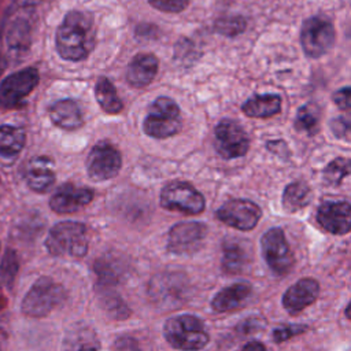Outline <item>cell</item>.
<instances>
[{
  "mask_svg": "<svg viewBox=\"0 0 351 351\" xmlns=\"http://www.w3.org/2000/svg\"><path fill=\"white\" fill-rule=\"evenodd\" d=\"M335 27L324 16H311L303 22L300 43L306 56L317 59L325 55L335 44Z\"/></svg>",
  "mask_w": 351,
  "mask_h": 351,
  "instance_id": "obj_8",
  "label": "cell"
},
{
  "mask_svg": "<svg viewBox=\"0 0 351 351\" xmlns=\"http://www.w3.org/2000/svg\"><path fill=\"white\" fill-rule=\"evenodd\" d=\"M317 222L333 234H347L351 229V207L343 202H324L317 210Z\"/></svg>",
  "mask_w": 351,
  "mask_h": 351,
  "instance_id": "obj_15",
  "label": "cell"
},
{
  "mask_svg": "<svg viewBox=\"0 0 351 351\" xmlns=\"http://www.w3.org/2000/svg\"><path fill=\"white\" fill-rule=\"evenodd\" d=\"M115 351H141L137 340L132 336H121L114 343Z\"/></svg>",
  "mask_w": 351,
  "mask_h": 351,
  "instance_id": "obj_38",
  "label": "cell"
},
{
  "mask_svg": "<svg viewBox=\"0 0 351 351\" xmlns=\"http://www.w3.org/2000/svg\"><path fill=\"white\" fill-rule=\"evenodd\" d=\"M307 325L303 324H287V325H281L278 328H276L271 332V337L276 343H282L287 341L298 335H302L307 330Z\"/></svg>",
  "mask_w": 351,
  "mask_h": 351,
  "instance_id": "obj_34",
  "label": "cell"
},
{
  "mask_svg": "<svg viewBox=\"0 0 351 351\" xmlns=\"http://www.w3.org/2000/svg\"><path fill=\"white\" fill-rule=\"evenodd\" d=\"M95 96H96V100H97L99 106L101 107V110L107 114L115 115V114L121 112L123 108L122 100L118 97L114 84L106 77H100L96 81Z\"/></svg>",
  "mask_w": 351,
  "mask_h": 351,
  "instance_id": "obj_26",
  "label": "cell"
},
{
  "mask_svg": "<svg viewBox=\"0 0 351 351\" xmlns=\"http://www.w3.org/2000/svg\"><path fill=\"white\" fill-rule=\"evenodd\" d=\"M350 174V160L347 158H336L324 170V181L328 185L337 186Z\"/></svg>",
  "mask_w": 351,
  "mask_h": 351,
  "instance_id": "obj_31",
  "label": "cell"
},
{
  "mask_svg": "<svg viewBox=\"0 0 351 351\" xmlns=\"http://www.w3.org/2000/svg\"><path fill=\"white\" fill-rule=\"evenodd\" d=\"M25 145V132L11 125L0 126V156L14 158Z\"/></svg>",
  "mask_w": 351,
  "mask_h": 351,
  "instance_id": "obj_28",
  "label": "cell"
},
{
  "mask_svg": "<svg viewBox=\"0 0 351 351\" xmlns=\"http://www.w3.org/2000/svg\"><path fill=\"white\" fill-rule=\"evenodd\" d=\"M265 325V321H262L261 318H256V317H248L245 318L244 321H241L237 326H236V330L241 335H247V333H252L258 329H261L262 326Z\"/></svg>",
  "mask_w": 351,
  "mask_h": 351,
  "instance_id": "obj_37",
  "label": "cell"
},
{
  "mask_svg": "<svg viewBox=\"0 0 351 351\" xmlns=\"http://www.w3.org/2000/svg\"><path fill=\"white\" fill-rule=\"evenodd\" d=\"M96 41L93 19L88 12L70 11L56 30L58 53L70 62H80L88 58Z\"/></svg>",
  "mask_w": 351,
  "mask_h": 351,
  "instance_id": "obj_1",
  "label": "cell"
},
{
  "mask_svg": "<svg viewBox=\"0 0 351 351\" xmlns=\"http://www.w3.org/2000/svg\"><path fill=\"white\" fill-rule=\"evenodd\" d=\"M252 293V287L247 281H239L222 288L211 300V307L217 313H228L241 307Z\"/></svg>",
  "mask_w": 351,
  "mask_h": 351,
  "instance_id": "obj_18",
  "label": "cell"
},
{
  "mask_svg": "<svg viewBox=\"0 0 351 351\" xmlns=\"http://www.w3.org/2000/svg\"><path fill=\"white\" fill-rule=\"evenodd\" d=\"M122 166L119 151L107 141L95 144L86 158V173L93 181L114 178Z\"/></svg>",
  "mask_w": 351,
  "mask_h": 351,
  "instance_id": "obj_11",
  "label": "cell"
},
{
  "mask_svg": "<svg viewBox=\"0 0 351 351\" xmlns=\"http://www.w3.org/2000/svg\"><path fill=\"white\" fill-rule=\"evenodd\" d=\"M346 317L350 318V304H347V307H346Z\"/></svg>",
  "mask_w": 351,
  "mask_h": 351,
  "instance_id": "obj_42",
  "label": "cell"
},
{
  "mask_svg": "<svg viewBox=\"0 0 351 351\" xmlns=\"http://www.w3.org/2000/svg\"><path fill=\"white\" fill-rule=\"evenodd\" d=\"M88 234L86 228L81 222L63 221L51 228L47 239L45 248L55 256L82 258L88 252Z\"/></svg>",
  "mask_w": 351,
  "mask_h": 351,
  "instance_id": "obj_3",
  "label": "cell"
},
{
  "mask_svg": "<svg viewBox=\"0 0 351 351\" xmlns=\"http://www.w3.org/2000/svg\"><path fill=\"white\" fill-rule=\"evenodd\" d=\"M160 206L188 215L200 214L206 207L204 196L185 181H171L162 188Z\"/></svg>",
  "mask_w": 351,
  "mask_h": 351,
  "instance_id": "obj_7",
  "label": "cell"
},
{
  "mask_svg": "<svg viewBox=\"0 0 351 351\" xmlns=\"http://www.w3.org/2000/svg\"><path fill=\"white\" fill-rule=\"evenodd\" d=\"M66 300V289L51 277H40L25 295L21 308L27 317L41 318Z\"/></svg>",
  "mask_w": 351,
  "mask_h": 351,
  "instance_id": "obj_5",
  "label": "cell"
},
{
  "mask_svg": "<svg viewBox=\"0 0 351 351\" xmlns=\"http://www.w3.org/2000/svg\"><path fill=\"white\" fill-rule=\"evenodd\" d=\"M18 269H19V263H18L16 254L12 250H7L0 263V278L3 280V282L11 287L16 277Z\"/></svg>",
  "mask_w": 351,
  "mask_h": 351,
  "instance_id": "obj_33",
  "label": "cell"
},
{
  "mask_svg": "<svg viewBox=\"0 0 351 351\" xmlns=\"http://www.w3.org/2000/svg\"><path fill=\"white\" fill-rule=\"evenodd\" d=\"M163 336L173 348L181 351H199L210 340L204 322L192 314L169 318L163 325Z\"/></svg>",
  "mask_w": 351,
  "mask_h": 351,
  "instance_id": "obj_2",
  "label": "cell"
},
{
  "mask_svg": "<svg viewBox=\"0 0 351 351\" xmlns=\"http://www.w3.org/2000/svg\"><path fill=\"white\" fill-rule=\"evenodd\" d=\"M93 269L99 280L97 285H104V287H114L117 282H119L123 273V269H122V265H119V261L110 256L96 259Z\"/></svg>",
  "mask_w": 351,
  "mask_h": 351,
  "instance_id": "obj_29",
  "label": "cell"
},
{
  "mask_svg": "<svg viewBox=\"0 0 351 351\" xmlns=\"http://www.w3.org/2000/svg\"><path fill=\"white\" fill-rule=\"evenodd\" d=\"M247 22L243 16L240 15H233V16H223L215 21L214 29L219 34L228 36V37H234L240 34L241 32L245 30Z\"/></svg>",
  "mask_w": 351,
  "mask_h": 351,
  "instance_id": "obj_32",
  "label": "cell"
},
{
  "mask_svg": "<svg viewBox=\"0 0 351 351\" xmlns=\"http://www.w3.org/2000/svg\"><path fill=\"white\" fill-rule=\"evenodd\" d=\"M100 347L95 329L84 322L70 326L62 343V351H100Z\"/></svg>",
  "mask_w": 351,
  "mask_h": 351,
  "instance_id": "obj_21",
  "label": "cell"
},
{
  "mask_svg": "<svg viewBox=\"0 0 351 351\" xmlns=\"http://www.w3.org/2000/svg\"><path fill=\"white\" fill-rule=\"evenodd\" d=\"M180 128L181 114L178 104L167 96L156 97L143 122L144 133L154 138H166L178 133Z\"/></svg>",
  "mask_w": 351,
  "mask_h": 351,
  "instance_id": "obj_6",
  "label": "cell"
},
{
  "mask_svg": "<svg viewBox=\"0 0 351 351\" xmlns=\"http://www.w3.org/2000/svg\"><path fill=\"white\" fill-rule=\"evenodd\" d=\"M215 215L228 226L239 230H251L258 225L262 217V210L251 200L230 199L217 210Z\"/></svg>",
  "mask_w": 351,
  "mask_h": 351,
  "instance_id": "obj_12",
  "label": "cell"
},
{
  "mask_svg": "<svg viewBox=\"0 0 351 351\" xmlns=\"http://www.w3.org/2000/svg\"><path fill=\"white\" fill-rule=\"evenodd\" d=\"M25 180L32 191L40 193L47 192L55 182L52 160L47 156L33 158L25 169Z\"/></svg>",
  "mask_w": 351,
  "mask_h": 351,
  "instance_id": "obj_19",
  "label": "cell"
},
{
  "mask_svg": "<svg viewBox=\"0 0 351 351\" xmlns=\"http://www.w3.org/2000/svg\"><path fill=\"white\" fill-rule=\"evenodd\" d=\"M311 202V189L303 181L288 184L282 192V207L288 213H296Z\"/></svg>",
  "mask_w": 351,
  "mask_h": 351,
  "instance_id": "obj_27",
  "label": "cell"
},
{
  "mask_svg": "<svg viewBox=\"0 0 351 351\" xmlns=\"http://www.w3.org/2000/svg\"><path fill=\"white\" fill-rule=\"evenodd\" d=\"M333 101L340 110H344V111L350 110V88L344 86L336 90L333 95Z\"/></svg>",
  "mask_w": 351,
  "mask_h": 351,
  "instance_id": "obj_39",
  "label": "cell"
},
{
  "mask_svg": "<svg viewBox=\"0 0 351 351\" xmlns=\"http://www.w3.org/2000/svg\"><path fill=\"white\" fill-rule=\"evenodd\" d=\"M92 199L93 191L90 188L63 184L51 196L49 207L58 214H71L89 204Z\"/></svg>",
  "mask_w": 351,
  "mask_h": 351,
  "instance_id": "obj_16",
  "label": "cell"
},
{
  "mask_svg": "<svg viewBox=\"0 0 351 351\" xmlns=\"http://www.w3.org/2000/svg\"><path fill=\"white\" fill-rule=\"evenodd\" d=\"M250 262V255L243 243L237 240H228L222 245L221 266L226 274L241 273Z\"/></svg>",
  "mask_w": 351,
  "mask_h": 351,
  "instance_id": "obj_24",
  "label": "cell"
},
{
  "mask_svg": "<svg viewBox=\"0 0 351 351\" xmlns=\"http://www.w3.org/2000/svg\"><path fill=\"white\" fill-rule=\"evenodd\" d=\"M241 351H266V347H265V344H262L261 341L254 340V341H248V343L241 348Z\"/></svg>",
  "mask_w": 351,
  "mask_h": 351,
  "instance_id": "obj_40",
  "label": "cell"
},
{
  "mask_svg": "<svg viewBox=\"0 0 351 351\" xmlns=\"http://www.w3.org/2000/svg\"><path fill=\"white\" fill-rule=\"evenodd\" d=\"M51 121L66 130H74L82 126L84 118L80 106L71 99H63L53 103L49 108Z\"/></svg>",
  "mask_w": 351,
  "mask_h": 351,
  "instance_id": "obj_22",
  "label": "cell"
},
{
  "mask_svg": "<svg viewBox=\"0 0 351 351\" xmlns=\"http://www.w3.org/2000/svg\"><path fill=\"white\" fill-rule=\"evenodd\" d=\"M293 126L300 133L314 136L319 130V110H318V107L313 103L299 107Z\"/></svg>",
  "mask_w": 351,
  "mask_h": 351,
  "instance_id": "obj_30",
  "label": "cell"
},
{
  "mask_svg": "<svg viewBox=\"0 0 351 351\" xmlns=\"http://www.w3.org/2000/svg\"><path fill=\"white\" fill-rule=\"evenodd\" d=\"M148 3L154 8L162 12H170V14L181 12L188 5V0H148Z\"/></svg>",
  "mask_w": 351,
  "mask_h": 351,
  "instance_id": "obj_35",
  "label": "cell"
},
{
  "mask_svg": "<svg viewBox=\"0 0 351 351\" xmlns=\"http://www.w3.org/2000/svg\"><path fill=\"white\" fill-rule=\"evenodd\" d=\"M262 255L273 273L285 276L293 266V255L281 228H270L261 239Z\"/></svg>",
  "mask_w": 351,
  "mask_h": 351,
  "instance_id": "obj_10",
  "label": "cell"
},
{
  "mask_svg": "<svg viewBox=\"0 0 351 351\" xmlns=\"http://www.w3.org/2000/svg\"><path fill=\"white\" fill-rule=\"evenodd\" d=\"M207 236V226L202 222H178L169 230L167 251L174 255H191L200 250Z\"/></svg>",
  "mask_w": 351,
  "mask_h": 351,
  "instance_id": "obj_13",
  "label": "cell"
},
{
  "mask_svg": "<svg viewBox=\"0 0 351 351\" xmlns=\"http://www.w3.org/2000/svg\"><path fill=\"white\" fill-rule=\"evenodd\" d=\"M5 304H7V299H5L4 293H3V292H1V289H0V311L5 307Z\"/></svg>",
  "mask_w": 351,
  "mask_h": 351,
  "instance_id": "obj_41",
  "label": "cell"
},
{
  "mask_svg": "<svg viewBox=\"0 0 351 351\" xmlns=\"http://www.w3.org/2000/svg\"><path fill=\"white\" fill-rule=\"evenodd\" d=\"M99 303L103 311L112 319H126L132 313L121 295L112 291V287L99 285Z\"/></svg>",
  "mask_w": 351,
  "mask_h": 351,
  "instance_id": "obj_25",
  "label": "cell"
},
{
  "mask_svg": "<svg viewBox=\"0 0 351 351\" xmlns=\"http://www.w3.org/2000/svg\"><path fill=\"white\" fill-rule=\"evenodd\" d=\"M192 285L185 273L165 271L151 278L148 295L152 303L163 308L182 306L191 296Z\"/></svg>",
  "mask_w": 351,
  "mask_h": 351,
  "instance_id": "obj_4",
  "label": "cell"
},
{
  "mask_svg": "<svg viewBox=\"0 0 351 351\" xmlns=\"http://www.w3.org/2000/svg\"><path fill=\"white\" fill-rule=\"evenodd\" d=\"M318 295L319 284L317 280L310 277L300 278L284 292L282 306L289 314L296 315L306 307L311 306L318 299Z\"/></svg>",
  "mask_w": 351,
  "mask_h": 351,
  "instance_id": "obj_17",
  "label": "cell"
},
{
  "mask_svg": "<svg viewBox=\"0 0 351 351\" xmlns=\"http://www.w3.org/2000/svg\"><path fill=\"white\" fill-rule=\"evenodd\" d=\"M217 154L223 159L244 156L250 148V137L244 128L234 119H221L214 130Z\"/></svg>",
  "mask_w": 351,
  "mask_h": 351,
  "instance_id": "obj_9",
  "label": "cell"
},
{
  "mask_svg": "<svg viewBox=\"0 0 351 351\" xmlns=\"http://www.w3.org/2000/svg\"><path fill=\"white\" fill-rule=\"evenodd\" d=\"M281 97L276 93L254 95L241 106V111L251 118H269L280 112Z\"/></svg>",
  "mask_w": 351,
  "mask_h": 351,
  "instance_id": "obj_23",
  "label": "cell"
},
{
  "mask_svg": "<svg viewBox=\"0 0 351 351\" xmlns=\"http://www.w3.org/2000/svg\"><path fill=\"white\" fill-rule=\"evenodd\" d=\"M37 82L38 73L33 67L5 77L0 84V104L3 107H15L36 88Z\"/></svg>",
  "mask_w": 351,
  "mask_h": 351,
  "instance_id": "obj_14",
  "label": "cell"
},
{
  "mask_svg": "<svg viewBox=\"0 0 351 351\" xmlns=\"http://www.w3.org/2000/svg\"><path fill=\"white\" fill-rule=\"evenodd\" d=\"M330 129L333 132V134L337 138H344L348 140L350 137V121L346 117H337L335 119H332L330 122Z\"/></svg>",
  "mask_w": 351,
  "mask_h": 351,
  "instance_id": "obj_36",
  "label": "cell"
},
{
  "mask_svg": "<svg viewBox=\"0 0 351 351\" xmlns=\"http://www.w3.org/2000/svg\"><path fill=\"white\" fill-rule=\"evenodd\" d=\"M158 71V59L152 53H137L126 70V81L133 88H144L152 82Z\"/></svg>",
  "mask_w": 351,
  "mask_h": 351,
  "instance_id": "obj_20",
  "label": "cell"
}]
</instances>
